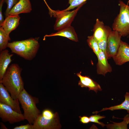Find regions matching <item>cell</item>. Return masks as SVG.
I'll use <instances>...</instances> for the list:
<instances>
[{
	"instance_id": "cell-1",
	"label": "cell",
	"mask_w": 129,
	"mask_h": 129,
	"mask_svg": "<svg viewBox=\"0 0 129 129\" xmlns=\"http://www.w3.org/2000/svg\"><path fill=\"white\" fill-rule=\"evenodd\" d=\"M22 69L18 64H13L7 68L0 83L2 84L14 99H18L24 89V83L21 76Z\"/></svg>"
},
{
	"instance_id": "cell-2",
	"label": "cell",
	"mask_w": 129,
	"mask_h": 129,
	"mask_svg": "<svg viewBox=\"0 0 129 129\" xmlns=\"http://www.w3.org/2000/svg\"><path fill=\"white\" fill-rule=\"evenodd\" d=\"M39 38H30L8 43L7 47L12 53L25 59L31 61L35 57L39 47Z\"/></svg>"
},
{
	"instance_id": "cell-3",
	"label": "cell",
	"mask_w": 129,
	"mask_h": 129,
	"mask_svg": "<svg viewBox=\"0 0 129 129\" xmlns=\"http://www.w3.org/2000/svg\"><path fill=\"white\" fill-rule=\"evenodd\" d=\"M18 99L23 110L25 119L29 124H33L41 114L36 106L39 102L38 98L32 96L24 89L20 93Z\"/></svg>"
},
{
	"instance_id": "cell-4",
	"label": "cell",
	"mask_w": 129,
	"mask_h": 129,
	"mask_svg": "<svg viewBox=\"0 0 129 129\" xmlns=\"http://www.w3.org/2000/svg\"><path fill=\"white\" fill-rule=\"evenodd\" d=\"M119 5V13L114 20L112 28L124 37L129 34V6L121 0Z\"/></svg>"
},
{
	"instance_id": "cell-5",
	"label": "cell",
	"mask_w": 129,
	"mask_h": 129,
	"mask_svg": "<svg viewBox=\"0 0 129 129\" xmlns=\"http://www.w3.org/2000/svg\"><path fill=\"white\" fill-rule=\"evenodd\" d=\"M83 5H81L71 11L52 10L50 16L56 19L54 26V30L58 31L70 26L78 11Z\"/></svg>"
},
{
	"instance_id": "cell-6",
	"label": "cell",
	"mask_w": 129,
	"mask_h": 129,
	"mask_svg": "<svg viewBox=\"0 0 129 129\" xmlns=\"http://www.w3.org/2000/svg\"><path fill=\"white\" fill-rule=\"evenodd\" d=\"M0 117L5 122L11 124L18 123L25 120L22 113L17 112L9 106L0 102Z\"/></svg>"
},
{
	"instance_id": "cell-7",
	"label": "cell",
	"mask_w": 129,
	"mask_h": 129,
	"mask_svg": "<svg viewBox=\"0 0 129 129\" xmlns=\"http://www.w3.org/2000/svg\"><path fill=\"white\" fill-rule=\"evenodd\" d=\"M121 35L116 31H111L107 38L106 53L108 59L116 54L121 42Z\"/></svg>"
},
{
	"instance_id": "cell-8",
	"label": "cell",
	"mask_w": 129,
	"mask_h": 129,
	"mask_svg": "<svg viewBox=\"0 0 129 129\" xmlns=\"http://www.w3.org/2000/svg\"><path fill=\"white\" fill-rule=\"evenodd\" d=\"M33 125L34 129H58L61 126L58 115L53 119H47L41 113L35 120Z\"/></svg>"
},
{
	"instance_id": "cell-9",
	"label": "cell",
	"mask_w": 129,
	"mask_h": 129,
	"mask_svg": "<svg viewBox=\"0 0 129 129\" xmlns=\"http://www.w3.org/2000/svg\"><path fill=\"white\" fill-rule=\"evenodd\" d=\"M2 83H0V102L10 106L17 112L22 113L18 99H13Z\"/></svg>"
},
{
	"instance_id": "cell-10",
	"label": "cell",
	"mask_w": 129,
	"mask_h": 129,
	"mask_svg": "<svg viewBox=\"0 0 129 129\" xmlns=\"http://www.w3.org/2000/svg\"><path fill=\"white\" fill-rule=\"evenodd\" d=\"M116 64L121 65L129 61V45L122 41L115 55L113 57Z\"/></svg>"
},
{
	"instance_id": "cell-11",
	"label": "cell",
	"mask_w": 129,
	"mask_h": 129,
	"mask_svg": "<svg viewBox=\"0 0 129 129\" xmlns=\"http://www.w3.org/2000/svg\"><path fill=\"white\" fill-rule=\"evenodd\" d=\"M98 62L97 65V72L98 74L105 76L108 72H111L112 68L108 63V58L104 53L102 50H100L98 56Z\"/></svg>"
},
{
	"instance_id": "cell-12",
	"label": "cell",
	"mask_w": 129,
	"mask_h": 129,
	"mask_svg": "<svg viewBox=\"0 0 129 129\" xmlns=\"http://www.w3.org/2000/svg\"><path fill=\"white\" fill-rule=\"evenodd\" d=\"M32 10L30 0H19L10 10L9 15L16 16L22 13H28Z\"/></svg>"
},
{
	"instance_id": "cell-13",
	"label": "cell",
	"mask_w": 129,
	"mask_h": 129,
	"mask_svg": "<svg viewBox=\"0 0 129 129\" xmlns=\"http://www.w3.org/2000/svg\"><path fill=\"white\" fill-rule=\"evenodd\" d=\"M81 72L76 74L80 78L78 85L82 87L88 88L89 91H93L96 93L98 91L102 89L100 85L95 81L89 76H83L81 75Z\"/></svg>"
},
{
	"instance_id": "cell-14",
	"label": "cell",
	"mask_w": 129,
	"mask_h": 129,
	"mask_svg": "<svg viewBox=\"0 0 129 129\" xmlns=\"http://www.w3.org/2000/svg\"><path fill=\"white\" fill-rule=\"evenodd\" d=\"M20 19L19 15H9L5 17L0 27H2L6 33L9 35L11 32L16 28L19 25Z\"/></svg>"
},
{
	"instance_id": "cell-15",
	"label": "cell",
	"mask_w": 129,
	"mask_h": 129,
	"mask_svg": "<svg viewBox=\"0 0 129 129\" xmlns=\"http://www.w3.org/2000/svg\"><path fill=\"white\" fill-rule=\"evenodd\" d=\"M57 36L64 37L76 42L78 41L77 36L74 28L71 26L59 30L56 32L46 35L44 37L43 40H45L47 37Z\"/></svg>"
},
{
	"instance_id": "cell-16",
	"label": "cell",
	"mask_w": 129,
	"mask_h": 129,
	"mask_svg": "<svg viewBox=\"0 0 129 129\" xmlns=\"http://www.w3.org/2000/svg\"><path fill=\"white\" fill-rule=\"evenodd\" d=\"M0 52V81L2 79L8 65L12 61L11 58L13 55L9 53L7 49H5Z\"/></svg>"
},
{
	"instance_id": "cell-17",
	"label": "cell",
	"mask_w": 129,
	"mask_h": 129,
	"mask_svg": "<svg viewBox=\"0 0 129 129\" xmlns=\"http://www.w3.org/2000/svg\"><path fill=\"white\" fill-rule=\"evenodd\" d=\"M109 27L108 26H105L102 22L97 19L93 29V36L95 40L97 41L100 40Z\"/></svg>"
},
{
	"instance_id": "cell-18",
	"label": "cell",
	"mask_w": 129,
	"mask_h": 129,
	"mask_svg": "<svg viewBox=\"0 0 129 129\" xmlns=\"http://www.w3.org/2000/svg\"><path fill=\"white\" fill-rule=\"evenodd\" d=\"M124 97L125 100L121 104L109 108H104L100 111L94 112V113H97L106 110L113 111L116 110L124 109L127 110L129 114V92H126Z\"/></svg>"
},
{
	"instance_id": "cell-19",
	"label": "cell",
	"mask_w": 129,
	"mask_h": 129,
	"mask_svg": "<svg viewBox=\"0 0 129 129\" xmlns=\"http://www.w3.org/2000/svg\"><path fill=\"white\" fill-rule=\"evenodd\" d=\"M11 40L9 35L7 34L1 27H0V51L5 49Z\"/></svg>"
},
{
	"instance_id": "cell-20",
	"label": "cell",
	"mask_w": 129,
	"mask_h": 129,
	"mask_svg": "<svg viewBox=\"0 0 129 129\" xmlns=\"http://www.w3.org/2000/svg\"><path fill=\"white\" fill-rule=\"evenodd\" d=\"M111 31V29L109 27L103 37L97 41L100 49L103 51L107 57L106 49L107 38L109 33Z\"/></svg>"
},
{
	"instance_id": "cell-21",
	"label": "cell",
	"mask_w": 129,
	"mask_h": 129,
	"mask_svg": "<svg viewBox=\"0 0 129 129\" xmlns=\"http://www.w3.org/2000/svg\"><path fill=\"white\" fill-rule=\"evenodd\" d=\"M87 42L89 46L97 57L100 50L97 41L92 35L88 37Z\"/></svg>"
},
{
	"instance_id": "cell-22",
	"label": "cell",
	"mask_w": 129,
	"mask_h": 129,
	"mask_svg": "<svg viewBox=\"0 0 129 129\" xmlns=\"http://www.w3.org/2000/svg\"><path fill=\"white\" fill-rule=\"evenodd\" d=\"M87 0H68L69 6L66 9L63 10L64 11H69L76 7L83 5L85 4Z\"/></svg>"
},
{
	"instance_id": "cell-23",
	"label": "cell",
	"mask_w": 129,
	"mask_h": 129,
	"mask_svg": "<svg viewBox=\"0 0 129 129\" xmlns=\"http://www.w3.org/2000/svg\"><path fill=\"white\" fill-rule=\"evenodd\" d=\"M113 124L106 125L108 128L109 129H128V124L124 121L120 123H116L113 122Z\"/></svg>"
},
{
	"instance_id": "cell-24",
	"label": "cell",
	"mask_w": 129,
	"mask_h": 129,
	"mask_svg": "<svg viewBox=\"0 0 129 129\" xmlns=\"http://www.w3.org/2000/svg\"><path fill=\"white\" fill-rule=\"evenodd\" d=\"M106 117L105 116H101L100 115L95 114L89 117L90 122L95 123L101 125L102 127L106 126V125L102 122H99V120L105 118Z\"/></svg>"
},
{
	"instance_id": "cell-25",
	"label": "cell",
	"mask_w": 129,
	"mask_h": 129,
	"mask_svg": "<svg viewBox=\"0 0 129 129\" xmlns=\"http://www.w3.org/2000/svg\"><path fill=\"white\" fill-rule=\"evenodd\" d=\"M19 0H4V2L6 3L7 7L5 13V17L9 15L10 10L18 2Z\"/></svg>"
},
{
	"instance_id": "cell-26",
	"label": "cell",
	"mask_w": 129,
	"mask_h": 129,
	"mask_svg": "<svg viewBox=\"0 0 129 129\" xmlns=\"http://www.w3.org/2000/svg\"><path fill=\"white\" fill-rule=\"evenodd\" d=\"M41 114L45 118L47 119H53L58 115L57 112L54 113L51 110L47 109L43 110Z\"/></svg>"
},
{
	"instance_id": "cell-27",
	"label": "cell",
	"mask_w": 129,
	"mask_h": 129,
	"mask_svg": "<svg viewBox=\"0 0 129 129\" xmlns=\"http://www.w3.org/2000/svg\"><path fill=\"white\" fill-rule=\"evenodd\" d=\"M13 129H34L33 125L29 124L15 127Z\"/></svg>"
},
{
	"instance_id": "cell-28",
	"label": "cell",
	"mask_w": 129,
	"mask_h": 129,
	"mask_svg": "<svg viewBox=\"0 0 129 129\" xmlns=\"http://www.w3.org/2000/svg\"><path fill=\"white\" fill-rule=\"evenodd\" d=\"M4 3V0H0V25L4 20L2 13V8L3 3Z\"/></svg>"
},
{
	"instance_id": "cell-29",
	"label": "cell",
	"mask_w": 129,
	"mask_h": 129,
	"mask_svg": "<svg viewBox=\"0 0 129 129\" xmlns=\"http://www.w3.org/2000/svg\"><path fill=\"white\" fill-rule=\"evenodd\" d=\"M80 121L82 123L84 124H87L90 122L89 117L86 116H79Z\"/></svg>"
},
{
	"instance_id": "cell-30",
	"label": "cell",
	"mask_w": 129,
	"mask_h": 129,
	"mask_svg": "<svg viewBox=\"0 0 129 129\" xmlns=\"http://www.w3.org/2000/svg\"><path fill=\"white\" fill-rule=\"evenodd\" d=\"M122 119L128 124L129 123V114L126 115Z\"/></svg>"
},
{
	"instance_id": "cell-31",
	"label": "cell",
	"mask_w": 129,
	"mask_h": 129,
	"mask_svg": "<svg viewBox=\"0 0 129 129\" xmlns=\"http://www.w3.org/2000/svg\"><path fill=\"white\" fill-rule=\"evenodd\" d=\"M44 2L45 3V4L46 5H47V7L48 9V10H49V14H50L52 11V9L48 5V4H47V3L46 2L45 0H43Z\"/></svg>"
}]
</instances>
